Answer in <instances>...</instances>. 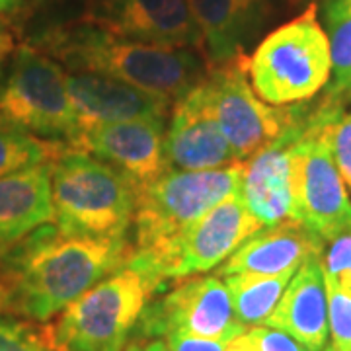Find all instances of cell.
<instances>
[{
	"label": "cell",
	"instance_id": "obj_1",
	"mask_svg": "<svg viewBox=\"0 0 351 351\" xmlns=\"http://www.w3.org/2000/svg\"><path fill=\"white\" fill-rule=\"evenodd\" d=\"M131 250L129 239L64 234L55 223L39 226L0 260L4 311L49 322L88 289L121 269Z\"/></svg>",
	"mask_w": 351,
	"mask_h": 351
},
{
	"label": "cell",
	"instance_id": "obj_2",
	"mask_svg": "<svg viewBox=\"0 0 351 351\" xmlns=\"http://www.w3.org/2000/svg\"><path fill=\"white\" fill-rule=\"evenodd\" d=\"M240 191V162L217 170H166L137 189L135 242L125 265L138 271L152 295L176 279L178 246L201 215Z\"/></svg>",
	"mask_w": 351,
	"mask_h": 351
},
{
	"label": "cell",
	"instance_id": "obj_3",
	"mask_svg": "<svg viewBox=\"0 0 351 351\" xmlns=\"http://www.w3.org/2000/svg\"><path fill=\"white\" fill-rule=\"evenodd\" d=\"M38 49L61 61L66 71L113 76L172 101L186 96L211 69L199 51L119 39L84 18L51 27Z\"/></svg>",
	"mask_w": 351,
	"mask_h": 351
},
{
	"label": "cell",
	"instance_id": "obj_4",
	"mask_svg": "<svg viewBox=\"0 0 351 351\" xmlns=\"http://www.w3.org/2000/svg\"><path fill=\"white\" fill-rule=\"evenodd\" d=\"M138 186L119 168L78 149L51 160L53 223L64 234L129 239Z\"/></svg>",
	"mask_w": 351,
	"mask_h": 351
},
{
	"label": "cell",
	"instance_id": "obj_5",
	"mask_svg": "<svg viewBox=\"0 0 351 351\" xmlns=\"http://www.w3.org/2000/svg\"><path fill=\"white\" fill-rule=\"evenodd\" d=\"M256 96L269 106L313 100L332 73L330 43L316 4L274 29L246 61Z\"/></svg>",
	"mask_w": 351,
	"mask_h": 351
},
{
	"label": "cell",
	"instance_id": "obj_6",
	"mask_svg": "<svg viewBox=\"0 0 351 351\" xmlns=\"http://www.w3.org/2000/svg\"><path fill=\"white\" fill-rule=\"evenodd\" d=\"M151 289L123 265L73 301L43 330L51 351H123Z\"/></svg>",
	"mask_w": 351,
	"mask_h": 351
},
{
	"label": "cell",
	"instance_id": "obj_7",
	"mask_svg": "<svg viewBox=\"0 0 351 351\" xmlns=\"http://www.w3.org/2000/svg\"><path fill=\"white\" fill-rule=\"evenodd\" d=\"M343 110L322 100L293 152L295 221L322 242L351 232V199L332 152V125Z\"/></svg>",
	"mask_w": 351,
	"mask_h": 351
},
{
	"label": "cell",
	"instance_id": "obj_8",
	"mask_svg": "<svg viewBox=\"0 0 351 351\" xmlns=\"http://www.w3.org/2000/svg\"><path fill=\"white\" fill-rule=\"evenodd\" d=\"M0 113L32 135L75 149L82 133L61 64L34 45H22L0 88Z\"/></svg>",
	"mask_w": 351,
	"mask_h": 351
},
{
	"label": "cell",
	"instance_id": "obj_9",
	"mask_svg": "<svg viewBox=\"0 0 351 351\" xmlns=\"http://www.w3.org/2000/svg\"><path fill=\"white\" fill-rule=\"evenodd\" d=\"M248 57L211 66L201 80L209 113L237 160L242 162L267 143L276 141L304 112V104L269 106L260 100L248 82Z\"/></svg>",
	"mask_w": 351,
	"mask_h": 351
},
{
	"label": "cell",
	"instance_id": "obj_10",
	"mask_svg": "<svg viewBox=\"0 0 351 351\" xmlns=\"http://www.w3.org/2000/svg\"><path fill=\"white\" fill-rule=\"evenodd\" d=\"M137 328L138 338L184 332L221 341H230L246 330L234 314L226 285L213 276L191 277L158 301L145 304Z\"/></svg>",
	"mask_w": 351,
	"mask_h": 351
},
{
	"label": "cell",
	"instance_id": "obj_11",
	"mask_svg": "<svg viewBox=\"0 0 351 351\" xmlns=\"http://www.w3.org/2000/svg\"><path fill=\"white\" fill-rule=\"evenodd\" d=\"M84 20L119 39L188 47L203 55L199 27L188 0H92Z\"/></svg>",
	"mask_w": 351,
	"mask_h": 351
},
{
	"label": "cell",
	"instance_id": "obj_12",
	"mask_svg": "<svg viewBox=\"0 0 351 351\" xmlns=\"http://www.w3.org/2000/svg\"><path fill=\"white\" fill-rule=\"evenodd\" d=\"M313 113L314 106H306L301 117L276 141L240 162L239 195L263 226L295 221L293 152L311 123Z\"/></svg>",
	"mask_w": 351,
	"mask_h": 351
},
{
	"label": "cell",
	"instance_id": "obj_13",
	"mask_svg": "<svg viewBox=\"0 0 351 351\" xmlns=\"http://www.w3.org/2000/svg\"><path fill=\"white\" fill-rule=\"evenodd\" d=\"M164 121L127 119L94 123L82 129L75 149L119 168L141 188L166 172Z\"/></svg>",
	"mask_w": 351,
	"mask_h": 351
},
{
	"label": "cell",
	"instance_id": "obj_14",
	"mask_svg": "<svg viewBox=\"0 0 351 351\" xmlns=\"http://www.w3.org/2000/svg\"><path fill=\"white\" fill-rule=\"evenodd\" d=\"M166 170H217L239 164L223 137L207 101L203 84L197 82L172 106V119L164 133Z\"/></svg>",
	"mask_w": 351,
	"mask_h": 351
},
{
	"label": "cell",
	"instance_id": "obj_15",
	"mask_svg": "<svg viewBox=\"0 0 351 351\" xmlns=\"http://www.w3.org/2000/svg\"><path fill=\"white\" fill-rule=\"evenodd\" d=\"M239 193L226 197L189 226L178 246L176 279L211 271L262 228Z\"/></svg>",
	"mask_w": 351,
	"mask_h": 351
},
{
	"label": "cell",
	"instance_id": "obj_16",
	"mask_svg": "<svg viewBox=\"0 0 351 351\" xmlns=\"http://www.w3.org/2000/svg\"><path fill=\"white\" fill-rule=\"evenodd\" d=\"M80 127L127 119H166L174 101L162 94L90 71H64Z\"/></svg>",
	"mask_w": 351,
	"mask_h": 351
},
{
	"label": "cell",
	"instance_id": "obj_17",
	"mask_svg": "<svg viewBox=\"0 0 351 351\" xmlns=\"http://www.w3.org/2000/svg\"><path fill=\"white\" fill-rule=\"evenodd\" d=\"M322 240L299 221H283L262 226L234 252L219 269V276L254 274L283 276L295 274L302 263L324 254Z\"/></svg>",
	"mask_w": 351,
	"mask_h": 351
},
{
	"label": "cell",
	"instance_id": "obj_18",
	"mask_svg": "<svg viewBox=\"0 0 351 351\" xmlns=\"http://www.w3.org/2000/svg\"><path fill=\"white\" fill-rule=\"evenodd\" d=\"M320 258L306 260L293 274L274 313L263 324L285 332L311 351L324 350L330 336L326 283Z\"/></svg>",
	"mask_w": 351,
	"mask_h": 351
},
{
	"label": "cell",
	"instance_id": "obj_19",
	"mask_svg": "<svg viewBox=\"0 0 351 351\" xmlns=\"http://www.w3.org/2000/svg\"><path fill=\"white\" fill-rule=\"evenodd\" d=\"M47 223H53L51 162L0 178V260Z\"/></svg>",
	"mask_w": 351,
	"mask_h": 351
},
{
	"label": "cell",
	"instance_id": "obj_20",
	"mask_svg": "<svg viewBox=\"0 0 351 351\" xmlns=\"http://www.w3.org/2000/svg\"><path fill=\"white\" fill-rule=\"evenodd\" d=\"M188 4L209 66L246 55V41L260 22L263 0H188Z\"/></svg>",
	"mask_w": 351,
	"mask_h": 351
},
{
	"label": "cell",
	"instance_id": "obj_21",
	"mask_svg": "<svg viewBox=\"0 0 351 351\" xmlns=\"http://www.w3.org/2000/svg\"><path fill=\"white\" fill-rule=\"evenodd\" d=\"M322 16L332 59V73L322 100L346 110L351 104V0H324Z\"/></svg>",
	"mask_w": 351,
	"mask_h": 351
},
{
	"label": "cell",
	"instance_id": "obj_22",
	"mask_svg": "<svg viewBox=\"0 0 351 351\" xmlns=\"http://www.w3.org/2000/svg\"><path fill=\"white\" fill-rule=\"evenodd\" d=\"M293 274L283 276H254L234 274L225 277L232 308L246 328L263 326L267 316L274 313Z\"/></svg>",
	"mask_w": 351,
	"mask_h": 351
},
{
	"label": "cell",
	"instance_id": "obj_23",
	"mask_svg": "<svg viewBox=\"0 0 351 351\" xmlns=\"http://www.w3.org/2000/svg\"><path fill=\"white\" fill-rule=\"evenodd\" d=\"M64 149L69 147L36 137L0 113V178L51 162Z\"/></svg>",
	"mask_w": 351,
	"mask_h": 351
},
{
	"label": "cell",
	"instance_id": "obj_24",
	"mask_svg": "<svg viewBox=\"0 0 351 351\" xmlns=\"http://www.w3.org/2000/svg\"><path fill=\"white\" fill-rule=\"evenodd\" d=\"M328 297V330L332 350L351 351V291L324 277Z\"/></svg>",
	"mask_w": 351,
	"mask_h": 351
},
{
	"label": "cell",
	"instance_id": "obj_25",
	"mask_svg": "<svg viewBox=\"0 0 351 351\" xmlns=\"http://www.w3.org/2000/svg\"><path fill=\"white\" fill-rule=\"evenodd\" d=\"M225 351H311L289 334L269 326L246 328L226 343Z\"/></svg>",
	"mask_w": 351,
	"mask_h": 351
},
{
	"label": "cell",
	"instance_id": "obj_26",
	"mask_svg": "<svg viewBox=\"0 0 351 351\" xmlns=\"http://www.w3.org/2000/svg\"><path fill=\"white\" fill-rule=\"evenodd\" d=\"M0 351H51L34 326L8 314H0Z\"/></svg>",
	"mask_w": 351,
	"mask_h": 351
},
{
	"label": "cell",
	"instance_id": "obj_27",
	"mask_svg": "<svg viewBox=\"0 0 351 351\" xmlns=\"http://www.w3.org/2000/svg\"><path fill=\"white\" fill-rule=\"evenodd\" d=\"M324 277L351 291V232L332 240L320 258Z\"/></svg>",
	"mask_w": 351,
	"mask_h": 351
},
{
	"label": "cell",
	"instance_id": "obj_28",
	"mask_svg": "<svg viewBox=\"0 0 351 351\" xmlns=\"http://www.w3.org/2000/svg\"><path fill=\"white\" fill-rule=\"evenodd\" d=\"M332 152L346 186L351 189V113H343L330 131Z\"/></svg>",
	"mask_w": 351,
	"mask_h": 351
},
{
	"label": "cell",
	"instance_id": "obj_29",
	"mask_svg": "<svg viewBox=\"0 0 351 351\" xmlns=\"http://www.w3.org/2000/svg\"><path fill=\"white\" fill-rule=\"evenodd\" d=\"M166 346L170 351H225L228 341L201 338L184 332H172L166 336Z\"/></svg>",
	"mask_w": 351,
	"mask_h": 351
},
{
	"label": "cell",
	"instance_id": "obj_30",
	"mask_svg": "<svg viewBox=\"0 0 351 351\" xmlns=\"http://www.w3.org/2000/svg\"><path fill=\"white\" fill-rule=\"evenodd\" d=\"M22 0H0V16H14L20 10Z\"/></svg>",
	"mask_w": 351,
	"mask_h": 351
},
{
	"label": "cell",
	"instance_id": "obj_31",
	"mask_svg": "<svg viewBox=\"0 0 351 351\" xmlns=\"http://www.w3.org/2000/svg\"><path fill=\"white\" fill-rule=\"evenodd\" d=\"M143 351H170V350H168V346H166L164 341H151V343H149V346H147Z\"/></svg>",
	"mask_w": 351,
	"mask_h": 351
},
{
	"label": "cell",
	"instance_id": "obj_32",
	"mask_svg": "<svg viewBox=\"0 0 351 351\" xmlns=\"http://www.w3.org/2000/svg\"><path fill=\"white\" fill-rule=\"evenodd\" d=\"M0 45H2V47H6V49L10 47V41H8V36L4 34V27H2V22H0Z\"/></svg>",
	"mask_w": 351,
	"mask_h": 351
},
{
	"label": "cell",
	"instance_id": "obj_33",
	"mask_svg": "<svg viewBox=\"0 0 351 351\" xmlns=\"http://www.w3.org/2000/svg\"><path fill=\"white\" fill-rule=\"evenodd\" d=\"M4 301H6V291H4L2 283H0V311H4Z\"/></svg>",
	"mask_w": 351,
	"mask_h": 351
},
{
	"label": "cell",
	"instance_id": "obj_34",
	"mask_svg": "<svg viewBox=\"0 0 351 351\" xmlns=\"http://www.w3.org/2000/svg\"><path fill=\"white\" fill-rule=\"evenodd\" d=\"M125 351H141V348H138L137 343H129L125 348Z\"/></svg>",
	"mask_w": 351,
	"mask_h": 351
},
{
	"label": "cell",
	"instance_id": "obj_35",
	"mask_svg": "<svg viewBox=\"0 0 351 351\" xmlns=\"http://www.w3.org/2000/svg\"><path fill=\"white\" fill-rule=\"evenodd\" d=\"M322 351H334V350H332V346H326V348H324Z\"/></svg>",
	"mask_w": 351,
	"mask_h": 351
},
{
	"label": "cell",
	"instance_id": "obj_36",
	"mask_svg": "<svg viewBox=\"0 0 351 351\" xmlns=\"http://www.w3.org/2000/svg\"><path fill=\"white\" fill-rule=\"evenodd\" d=\"M4 51H6V47H2V45H0V55H2Z\"/></svg>",
	"mask_w": 351,
	"mask_h": 351
},
{
	"label": "cell",
	"instance_id": "obj_37",
	"mask_svg": "<svg viewBox=\"0 0 351 351\" xmlns=\"http://www.w3.org/2000/svg\"><path fill=\"white\" fill-rule=\"evenodd\" d=\"M0 76H2V75H0Z\"/></svg>",
	"mask_w": 351,
	"mask_h": 351
}]
</instances>
